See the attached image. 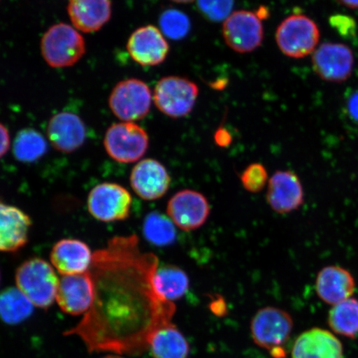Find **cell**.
<instances>
[{
    "mask_svg": "<svg viewBox=\"0 0 358 358\" xmlns=\"http://www.w3.org/2000/svg\"><path fill=\"white\" fill-rule=\"evenodd\" d=\"M312 65L321 79L330 83H342L350 78L355 57L346 45L324 43L313 52Z\"/></svg>",
    "mask_w": 358,
    "mask_h": 358,
    "instance_id": "12",
    "label": "cell"
},
{
    "mask_svg": "<svg viewBox=\"0 0 358 358\" xmlns=\"http://www.w3.org/2000/svg\"><path fill=\"white\" fill-rule=\"evenodd\" d=\"M132 196L122 185L102 182L93 187L88 195L90 214L103 222L124 221L131 213Z\"/></svg>",
    "mask_w": 358,
    "mask_h": 358,
    "instance_id": "9",
    "label": "cell"
},
{
    "mask_svg": "<svg viewBox=\"0 0 358 358\" xmlns=\"http://www.w3.org/2000/svg\"><path fill=\"white\" fill-rule=\"evenodd\" d=\"M292 358H343V347L329 331L315 328L295 340Z\"/></svg>",
    "mask_w": 358,
    "mask_h": 358,
    "instance_id": "21",
    "label": "cell"
},
{
    "mask_svg": "<svg viewBox=\"0 0 358 358\" xmlns=\"http://www.w3.org/2000/svg\"><path fill=\"white\" fill-rule=\"evenodd\" d=\"M0 282H1V272H0Z\"/></svg>",
    "mask_w": 358,
    "mask_h": 358,
    "instance_id": "38",
    "label": "cell"
},
{
    "mask_svg": "<svg viewBox=\"0 0 358 358\" xmlns=\"http://www.w3.org/2000/svg\"><path fill=\"white\" fill-rule=\"evenodd\" d=\"M267 181V170L263 164L259 163L250 164L241 176V185L252 194H258L265 189Z\"/></svg>",
    "mask_w": 358,
    "mask_h": 358,
    "instance_id": "31",
    "label": "cell"
},
{
    "mask_svg": "<svg viewBox=\"0 0 358 358\" xmlns=\"http://www.w3.org/2000/svg\"><path fill=\"white\" fill-rule=\"evenodd\" d=\"M328 323L334 333L348 338L358 337V301L350 298L336 304L329 313Z\"/></svg>",
    "mask_w": 358,
    "mask_h": 358,
    "instance_id": "26",
    "label": "cell"
},
{
    "mask_svg": "<svg viewBox=\"0 0 358 358\" xmlns=\"http://www.w3.org/2000/svg\"><path fill=\"white\" fill-rule=\"evenodd\" d=\"M199 94L198 86L192 80L170 76L156 84L153 98L160 112L170 118L178 119L191 113Z\"/></svg>",
    "mask_w": 358,
    "mask_h": 358,
    "instance_id": "6",
    "label": "cell"
},
{
    "mask_svg": "<svg viewBox=\"0 0 358 358\" xmlns=\"http://www.w3.org/2000/svg\"><path fill=\"white\" fill-rule=\"evenodd\" d=\"M102 358H124V357L120 356V355H109L103 357Z\"/></svg>",
    "mask_w": 358,
    "mask_h": 358,
    "instance_id": "37",
    "label": "cell"
},
{
    "mask_svg": "<svg viewBox=\"0 0 358 358\" xmlns=\"http://www.w3.org/2000/svg\"><path fill=\"white\" fill-rule=\"evenodd\" d=\"M95 299V282L91 271L84 274L64 275L59 280L56 301L67 315H85Z\"/></svg>",
    "mask_w": 358,
    "mask_h": 358,
    "instance_id": "13",
    "label": "cell"
},
{
    "mask_svg": "<svg viewBox=\"0 0 358 358\" xmlns=\"http://www.w3.org/2000/svg\"><path fill=\"white\" fill-rule=\"evenodd\" d=\"M95 299L79 323L67 330L92 352L136 355L149 348L157 330L171 323L176 308L157 293L159 258L143 252L136 235L115 236L93 252Z\"/></svg>",
    "mask_w": 358,
    "mask_h": 358,
    "instance_id": "1",
    "label": "cell"
},
{
    "mask_svg": "<svg viewBox=\"0 0 358 358\" xmlns=\"http://www.w3.org/2000/svg\"><path fill=\"white\" fill-rule=\"evenodd\" d=\"M129 181L132 189L141 199L155 201L166 194L171 185V177L159 161L146 159L133 168Z\"/></svg>",
    "mask_w": 358,
    "mask_h": 358,
    "instance_id": "16",
    "label": "cell"
},
{
    "mask_svg": "<svg viewBox=\"0 0 358 358\" xmlns=\"http://www.w3.org/2000/svg\"><path fill=\"white\" fill-rule=\"evenodd\" d=\"M10 147V136L8 129L0 123V159L7 154Z\"/></svg>",
    "mask_w": 358,
    "mask_h": 358,
    "instance_id": "33",
    "label": "cell"
},
{
    "mask_svg": "<svg viewBox=\"0 0 358 358\" xmlns=\"http://www.w3.org/2000/svg\"><path fill=\"white\" fill-rule=\"evenodd\" d=\"M150 138L144 129L133 122L115 123L107 129L104 138L106 153L122 164L136 162L149 148Z\"/></svg>",
    "mask_w": 358,
    "mask_h": 358,
    "instance_id": "7",
    "label": "cell"
},
{
    "mask_svg": "<svg viewBox=\"0 0 358 358\" xmlns=\"http://www.w3.org/2000/svg\"><path fill=\"white\" fill-rule=\"evenodd\" d=\"M47 134L55 150L71 154L79 150L86 141V124L78 115L59 112L49 120Z\"/></svg>",
    "mask_w": 358,
    "mask_h": 358,
    "instance_id": "17",
    "label": "cell"
},
{
    "mask_svg": "<svg viewBox=\"0 0 358 358\" xmlns=\"http://www.w3.org/2000/svg\"><path fill=\"white\" fill-rule=\"evenodd\" d=\"M215 141H216L217 145L221 147L229 145L231 142V134L226 129H218L216 134H215Z\"/></svg>",
    "mask_w": 358,
    "mask_h": 358,
    "instance_id": "34",
    "label": "cell"
},
{
    "mask_svg": "<svg viewBox=\"0 0 358 358\" xmlns=\"http://www.w3.org/2000/svg\"><path fill=\"white\" fill-rule=\"evenodd\" d=\"M344 108H345V113L351 122L358 125V89L348 94Z\"/></svg>",
    "mask_w": 358,
    "mask_h": 358,
    "instance_id": "32",
    "label": "cell"
},
{
    "mask_svg": "<svg viewBox=\"0 0 358 358\" xmlns=\"http://www.w3.org/2000/svg\"><path fill=\"white\" fill-rule=\"evenodd\" d=\"M338 1L351 10H358V0H338Z\"/></svg>",
    "mask_w": 358,
    "mask_h": 358,
    "instance_id": "35",
    "label": "cell"
},
{
    "mask_svg": "<svg viewBox=\"0 0 358 358\" xmlns=\"http://www.w3.org/2000/svg\"><path fill=\"white\" fill-rule=\"evenodd\" d=\"M320 38L316 22L306 15H290L277 28L276 43L283 55L291 58H303L313 55Z\"/></svg>",
    "mask_w": 358,
    "mask_h": 358,
    "instance_id": "5",
    "label": "cell"
},
{
    "mask_svg": "<svg viewBox=\"0 0 358 358\" xmlns=\"http://www.w3.org/2000/svg\"><path fill=\"white\" fill-rule=\"evenodd\" d=\"M152 92L148 85L138 79L122 80L112 90L110 108L116 117L124 122L144 119L149 114Z\"/></svg>",
    "mask_w": 358,
    "mask_h": 358,
    "instance_id": "8",
    "label": "cell"
},
{
    "mask_svg": "<svg viewBox=\"0 0 358 358\" xmlns=\"http://www.w3.org/2000/svg\"><path fill=\"white\" fill-rule=\"evenodd\" d=\"M93 254L82 241L62 239L53 245L50 261L62 276L84 274L91 268Z\"/></svg>",
    "mask_w": 358,
    "mask_h": 358,
    "instance_id": "19",
    "label": "cell"
},
{
    "mask_svg": "<svg viewBox=\"0 0 358 358\" xmlns=\"http://www.w3.org/2000/svg\"><path fill=\"white\" fill-rule=\"evenodd\" d=\"M173 2H176L178 3H189L195 1V0H171Z\"/></svg>",
    "mask_w": 358,
    "mask_h": 358,
    "instance_id": "36",
    "label": "cell"
},
{
    "mask_svg": "<svg viewBox=\"0 0 358 358\" xmlns=\"http://www.w3.org/2000/svg\"><path fill=\"white\" fill-rule=\"evenodd\" d=\"M59 280L55 268L41 258H32L17 268V288L34 307L47 310L56 301Z\"/></svg>",
    "mask_w": 358,
    "mask_h": 358,
    "instance_id": "2",
    "label": "cell"
},
{
    "mask_svg": "<svg viewBox=\"0 0 358 358\" xmlns=\"http://www.w3.org/2000/svg\"><path fill=\"white\" fill-rule=\"evenodd\" d=\"M211 212L207 198L201 192L183 189L169 201L168 217L179 229L190 231L203 227Z\"/></svg>",
    "mask_w": 358,
    "mask_h": 358,
    "instance_id": "11",
    "label": "cell"
},
{
    "mask_svg": "<svg viewBox=\"0 0 358 358\" xmlns=\"http://www.w3.org/2000/svg\"><path fill=\"white\" fill-rule=\"evenodd\" d=\"M266 200L276 213L284 215L296 211L304 203L301 179L291 170H279L268 182Z\"/></svg>",
    "mask_w": 358,
    "mask_h": 358,
    "instance_id": "14",
    "label": "cell"
},
{
    "mask_svg": "<svg viewBox=\"0 0 358 358\" xmlns=\"http://www.w3.org/2000/svg\"><path fill=\"white\" fill-rule=\"evenodd\" d=\"M149 348L153 358H187L190 352L186 338L172 323L156 331Z\"/></svg>",
    "mask_w": 358,
    "mask_h": 358,
    "instance_id": "23",
    "label": "cell"
},
{
    "mask_svg": "<svg viewBox=\"0 0 358 358\" xmlns=\"http://www.w3.org/2000/svg\"><path fill=\"white\" fill-rule=\"evenodd\" d=\"M294 328L289 313L275 307H265L258 310L250 324L253 341L266 349L275 358H285L283 348L289 341Z\"/></svg>",
    "mask_w": 358,
    "mask_h": 358,
    "instance_id": "3",
    "label": "cell"
},
{
    "mask_svg": "<svg viewBox=\"0 0 358 358\" xmlns=\"http://www.w3.org/2000/svg\"><path fill=\"white\" fill-rule=\"evenodd\" d=\"M174 226L169 217L159 212H151L143 224V234L152 245L164 248L173 245L176 240Z\"/></svg>",
    "mask_w": 358,
    "mask_h": 358,
    "instance_id": "28",
    "label": "cell"
},
{
    "mask_svg": "<svg viewBox=\"0 0 358 358\" xmlns=\"http://www.w3.org/2000/svg\"><path fill=\"white\" fill-rule=\"evenodd\" d=\"M32 221L28 214L0 199V252H16L29 241Z\"/></svg>",
    "mask_w": 358,
    "mask_h": 358,
    "instance_id": "18",
    "label": "cell"
},
{
    "mask_svg": "<svg viewBox=\"0 0 358 358\" xmlns=\"http://www.w3.org/2000/svg\"><path fill=\"white\" fill-rule=\"evenodd\" d=\"M160 31L170 39L182 40L190 33L191 21L186 15L176 8L165 10L159 17Z\"/></svg>",
    "mask_w": 358,
    "mask_h": 358,
    "instance_id": "29",
    "label": "cell"
},
{
    "mask_svg": "<svg viewBox=\"0 0 358 358\" xmlns=\"http://www.w3.org/2000/svg\"><path fill=\"white\" fill-rule=\"evenodd\" d=\"M222 36L227 46L238 53H249L261 46L264 28L257 13L235 11L224 21Z\"/></svg>",
    "mask_w": 358,
    "mask_h": 358,
    "instance_id": "10",
    "label": "cell"
},
{
    "mask_svg": "<svg viewBox=\"0 0 358 358\" xmlns=\"http://www.w3.org/2000/svg\"><path fill=\"white\" fill-rule=\"evenodd\" d=\"M155 288L161 297L170 302L185 296L189 289V278L180 267L164 265L158 267L154 278Z\"/></svg>",
    "mask_w": 358,
    "mask_h": 358,
    "instance_id": "24",
    "label": "cell"
},
{
    "mask_svg": "<svg viewBox=\"0 0 358 358\" xmlns=\"http://www.w3.org/2000/svg\"><path fill=\"white\" fill-rule=\"evenodd\" d=\"M34 306L19 289L8 288L0 293V320L8 325H17L33 315Z\"/></svg>",
    "mask_w": 358,
    "mask_h": 358,
    "instance_id": "25",
    "label": "cell"
},
{
    "mask_svg": "<svg viewBox=\"0 0 358 358\" xmlns=\"http://www.w3.org/2000/svg\"><path fill=\"white\" fill-rule=\"evenodd\" d=\"M44 60L55 69L75 65L86 53V43L82 34L73 27L57 24L44 34L41 40Z\"/></svg>",
    "mask_w": 358,
    "mask_h": 358,
    "instance_id": "4",
    "label": "cell"
},
{
    "mask_svg": "<svg viewBox=\"0 0 358 358\" xmlns=\"http://www.w3.org/2000/svg\"><path fill=\"white\" fill-rule=\"evenodd\" d=\"M48 149L42 134L32 128L22 129L13 142V154L21 163L32 164L42 159Z\"/></svg>",
    "mask_w": 358,
    "mask_h": 358,
    "instance_id": "27",
    "label": "cell"
},
{
    "mask_svg": "<svg viewBox=\"0 0 358 358\" xmlns=\"http://www.w3.org/2000/svg\"><path fill=\"white\" fill-rule=\"evenodd\" d=\"M356 283L347 268L338 266H325L317 273L315 289L322 301L336 306L352 298Z\"/></svg>",
    "mask_w": 358,
    "mask_h": 358,
    "instance_id": "20",
    "label": "cell"
},
{
    "mask_svg": "<svg viewBox=\"0 0 358 358\" xmlns=\"http://www.w3.org/2000/svg\"><path fill=\"white\" fill-rule=\"evenodd\" d=\"M234 3V0H196L201 15L216 22L225 21L231 15Z\"/></svg>",
    "mask_w": 358,
    "mask_h": 358,
    "instance_id": "30",
    "label": "cell"
},
{
    "mask_svg": "<svg viewBox=\"0 0 358 358\" xmlns=\"http://www.w3.org/2000/svg\"><path fill=\"white\" fill-rule=\"evenodd\" d=\"M127 51L132 59L143 66H158L166 59L169 45L164 35L153 25L138 28L131 35Z\"/></svg>",
    "mask_w": 358,
    "mask_h": 358,
    "instance_id": "15",
    "label": "cell"
},
{
    "mask_svg": "<svg viewBox=\"0 0 358 358\" xmlns=\"http://www.w3.org/2000/svg\"><path fill=\"white\" fill-rule=\"evenodd\" d=\"M67 11L73 24L84 33L100 30L111 17L110 0H71Z\"/></svg>",
    "mask_w": 358,
    "mask_h": 358,
    "instance_id": "22",
    "label": "cell"
}]
</instances>
